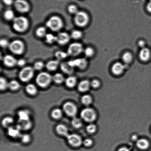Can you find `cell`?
I'll return each mask as SVG.
<instances>
[{
    "instance_id": "f6af8a7d",
    "label": "cell",
    "mask_w": 151,
    "mask_h": 151,
    "mask_svg": "<svg viewBox=\"0 0 151 151\" xmlns=\"http://www.w3.org/2000/svg\"><path fill=\"white\" fill-rule=\"evenodd\" d=\"M9 44L10 42H9V41L7 39H4V38L1 39L0 41V45L1 48H3L9 47Z\"/></svg>"
},
{
    "instance_id": "d6986e66",
    "label": "cell",
    "mask_w": 151,
    "mask_h": 151,
    "mask_svg": "<svg viewBox=\"0 0 151 151\" xmlns=\"http://www.w3.org/2000/svg\"><path fill=\"white\" fill-rule=\"evenodd\" d=\"M60 61L57 60H51L48 61L45 65L46 68L49 71H54L60 66Z\"/></svg>"
},
{
    "instance_id": "4fadbf2b",
    "label": "cell",
    "mask_w": 151,
    "mask_h": 151,
    "mask_svg": "<svg viewBox=\"0 0 151 151\" xmlns=\"http://www.w3.org/2000/svg\"><path fill=\"white\" fill-rule=\"evenodd\" d=\"M56 42L59 45H64L69 42L71 38L70 35L65 32H60L56 35Z\"/></svg>"
},
{
    "instance_id": "681fc988",
    "label": "cell",
    "mask_w": 151,
    "mask_h": 151,
    "mask_svg": "<svg viewBox=\"0 0 151 151\" xmlns=\"http://www.w3.org/2000/svg\"><path fill=\"white\" fill-rule=\"evenodd\" d=\"M137 44H138L139 47H140V48H144V47H145V41L142 40H140L138 41Z\"/></svg>"
},
{
    "instance_id": "cb8c5ba5",
    "label": "cell",
    "mask_w": 151,
    "mask_h": 151,
    "mask_svg": "<svg viewBox=\"0 0 151 151\" xmlns=\"http://www.w3.org/2000/svg\"><path fill=\"white\" fill-rule=\"evenodd\" d=\"M25 89H26V92L30 95H35L37 93V88L34 84L32 83L27 84L26 86Z\"/></svg>"
},
{
    "instance_id": "d6a6232c",
    "label": "cell",
    "mask_w": 151,
    "mask_h": 151,
    "mask_svg": "<svg viewBox=\"0 0 151 151\" xmlns=\"http://www.w3.org/2000/svg\"><path fill=\"white\" fill-rule=\"evenodd\" d=\"M55 56L57 60L60 61V60H64L67 58L68 55L67 52L59 50L56 52L55 53Z\"/></svg>"
},
{
    "instance_id": "7dc6e473",
    "label": "cell",
    "mask_w": 151,
    "mask_h": 151,
    "mask_svg": "<svg viewBox=\"0 0 151 151\" xmlns=\"http://www.w3.org/2000/svg\"><path fill=\"white\" fill-rule=\"evenodd\" d=\"M90 85L94 88H98L100 85V81L97 80H94L90 83Z\"/></svg>"
},
{
    "instance_id": "816d5d0a",
    "label": "cell",
    "mask_w": 151,
    "mask_h": 151,
    "mask_svg": "<svg viewBox=\"0 0 151 151\" xmlns=\"http://www.w3.org/2000/svg\"><path fill=\"white\" fill-rule=\"evenodd\" d=\"M146 9L149 12L151 13V0L147 3L146 6Z\"/></svg>"
},
{
    "instance_id": "277c9868",
    "label": "cell",
    "mask_w": 151,
    "mask_h": 151,
    "mask_svg": "<svg viewBox=\"0 0 151 151\" xmlns=\"http://www.w3.org/2000/svg\"><path fill=\"white\" fill-rule=\"evenodd\" d=\"M89 20V16L85 12L78 11L75 15L74 21L75 24L78 27H85L88 25Z\"/></svg>"
},
{
    "instance_id": "ee69618b",
    "label": "cell",
    "mask_w": 151,
    "mask_h": 151,
    "mask_svg": "<svg viewBox=\"0 0 151 151\" xmlns=\"http://www.w3.org/2000/svg\"><path fill=\"white\" fill-rule=\"evenodd\" d=\"M86 130L88 132L90 133V134H92V133L95 132L96 131V126L94 124H90L87 126Z\"/></svg>"
},
{
    "instance_id": "83f0119b",
    "label": "cell",
    "mask_w": 151,
    "mask_h": 151,
    "mask_svg": "<svg viewBox=\"0 0 151 151\" xmlns=\"http://www.w3.org/2000/svg\"><path fill=\"white\" fill-rule=\"evenodd\" d=\"M65 80L64 76L61 73H56L52 76V81L56 84H61L65 81Z\"/></svg>"
},
{
    "instance_id": "e0dca14e",
    "label": "cell",
    "mask_w": 151,
    "mask_h": 151,
    "mask_svg": "<svg viewBox=\"0 0 151 151\" xmlns=\"http://www.w3.org/2000/svg\"><path fill=\"white\" fill-rule=\"evenodd\" d=\"M125 66V65L120 62H116L114 63L111 67V71L114 75H119L124 72Z\"/></svg>"
},
{
    "instance_id": "603a6c76",
    "label": "cell",
    "mask_w": 151,
    "mask_h": 151,
    "mask_svg": "<svg viewBox=\"0 0 151 151\" xmlns=\"http://www.w3.org/2000/svg\"><path fill=\"white\" fill-rule=\"evenodd\" d=\"M65 82L66 86L70 88H73L77 83L76 78L75 76L70 75L66 78Z\"/></svg>"
},
{
    "instance_id": "7402d4cb",
    "label": "cell",
    "mask_w": 151,
    "mask_h": 151,
    "mask_svg": "<svg viewBox=\"0 0 151 151\" xmlns=\"http://www.w3.org/2000/svg\"><path fill=\"white\" fill-rule=\"evenodd\" d=\"M90 83L87 80H83L81 81L78 85V91L84 92L87 91L90 88Z\"/></svg>"
},
{
    "instance_id": "d590c367",
    "label": "cell",
    "mask_w": 151,
    "mask_h": 151,
    "mask_svg": "<svg viewBox=\"0 0 151 151\" xmlns=\"http://www.w3.org/2000/svg\"><path fill=\"white\" fill-rule=\"evenodd\" d=\"M70 37L72 39L78 40L80 39L83 36V33L81 31L78 29H74L71 32Z\"/></svg>"
},
{
    "instance_id": "484cf974",
    "label": "cell",
    "mask_w": 151,
    "mask_h": 151,
    "mask_svg": "<svg viewBox=\"0 0 151 151\" xmlns=\"http://www.w3.org/2000/svg\"><path fill=\"white\" fill-rule=\"evenodd\" d=\"M137 146L139 148L142 150H145L148 148L149 146V143L148 141L146 139H140L137 141Z\"/></svg>"
},
{
    "instance_id": "836d02e7",
    "label": "cell",
    "mask_w": 151,
    "mask_h": 151,
    "mask_svg": "<svg viewBox=\"0 0 151 151\" xmlns=\"http://www.w3.org/2000/svg\"><path fill=\"white\" fill-rule=\"evenodd\" d=\"M20 86V83L16 80H12L9 82L8 88L13 91H16L18 90Z\"/></svg>"
},
{
    "instance_id": "8d00e7d4",
    "label": "cell",
    "mask_w": 151,
    "mask_h": 151,
    "mask_svg": "<svg viewBox=\"0 0 151 151\" xmlns=\"http://www.w3.org/2000/svg\"><path fill=\"white\" fill-rule=\"evenodd\" d=\"M71 124L74 128L77 129L81 128L82 126V122L81 119L76 116L73 118L71 121Z\"/></svg>"
},
{
    "instance_id": "ffe728a7",
    "label": "cell",
    "mask_w": 151,
    "mask_h": 151,
    "mask_svg": "<svg viewBox=\"0 0 151 151\" xmlns=\"http://www.w3.org/2000/svg\"><path fill=\"white\" fill-rule=\"evenodd\" d=\"M18 121H22L30 120V113L26 109H22L19 111L17 113Z\"/></svg>"
},
{
    "instance_id": "f35d334b",
    "label": "cell",
    "mask_w": 151,
    "mask_h": 151,
    "mask_svg": "<svg viewBox=\"0 0 151 151\" xmlns=\"http://www.w3.org/2000/svg\"><path fill=\"white\" fill-rule=\"evenodd\" d=\"M84 55L86 57L91 58L94 54V49L91 47H87L84 49L83 52Z\"/></svg>"
},
{
    "instance_id": "c3c4849f",
    "label": "cell",
    "mask_w": 151,
    "mask_h": 151,
    "mask_svg": "<svg viewBox=\"0 0 151 151\" xmlns=\"http://www.w3.org/2000/svg\"><path fill=\"white\" fill-rule=\"evenodd\" d=\"M83 143L84 146L86 147H89L92 144L93 141L90 139H86L84 140Z\"/></svg>"
},
{
    "instance_id": "d4e9b609",
    "label": "cell",
    "mask_w": 151,
    "mask_h": 151,
    "mask_svg": "<svg viewBox=\"0 0 151 151\" xmlns=\"http://www.w3.org/2000/svg\"><path fill=\"white\" fill-rule=\"evenodd\" d=\"M122 58L124 63L128 64L131 63L132 61L133 56L131 52L128 51L126 52L123 54Z\"/></svg>"
},
{
    "instance_id": "4dcf8cb0",
    "label": "cell",
    "mask_w": 151,
    "mask_h": 151,
    "mask_svg": "<svg viewBox=\"0 0 151 151\" xmlns=\"http://www.w3.org/2000/svg\"><path fill=\"white\" fill-rule=\"evenodd\" d=\"M63 112L61 109L59 108H56L52 111L51 116L54 119H59L63 116Z\"/></svg>"
},
{
    "instance_id": "9c48e42d",
    "label": "cell",
    "mask_w": 151,
    "mask_h": 151,
    "mask_svg": "<svg viewBox=\"0 0 151 151\" xmlns=\"http://www.w3.org/2000/svg\"><path fill=\"white\" fill-rule=\"evenodd\" d=\"M63 110L66 115L73 118L76 116L78 109L74 103L70 101L66 102L63 105Z\"/></svg>"
},
{
    "instance_id": "ac0fdd59",
    "label": "cell",
    "mask_w": 151,
    "mask_h": 151,
    "mask_svg": "<svg viewBox=\"0 0 151 151\" xmlns=\"http://www.w3.org/2000/svg\"><path fill=\"white\" fill-rule=\"evenodd\" d=\"M60 67L62 71L65 74L71 75L73 73L74 68L70 65L68 62H63L60 63Z\"/></svg>"
},
{
    "instance_id": "2e32d148",
    "label": "cell",
    "mask_w": 151,
    "mask_h": 151,
    "mask_svg": "<svg viewBox=\"0 0 151 151\" xmlns=\"http://www.w3.org/2000/svg\"><path fill=\"white\" fill-rule=\"evenodd\" d=\"M151 56V52L150 49L145 47L141 49L139 54V57L142 61L146 62L150 60Z\"/></svg>"
},
{
    "instance_id": "8fae6325",
    "label": "cell",
    "mask_w": 151,
    "mask_h": 151,
    "mask_svg": "<svg viewBox=\"0 0 151 151\" xmlns=\"http://www.w3.org/2000/svg\"><path fill=\"white\" fill-rule=\"evenodd\" d=\"M68 142L71 146L78 147L81 145L83 143L82 139L78 134H69L66 137Z\"/></svg>"
},
{
    "instance_id": "f907efd6",
    "label": "cell",
    "mask_w": 151,
    "mask_h": 151,
    "mask_svg": "<svg viewBox=\"0 0 151 151\" xmlns=\"http://www.w3.org/2000/svg\"><path fill=\"white\" fill-rule=\"evenodd\" d=\"M3 2L6 5L10 6L14 4V0H2Z\"/></svg>"
},
{
    "instance_id": "74e56055",
    "label": "cell",
    "mask_w": 151,
    "mask_h": 151,
    "mask_svg": "<svg viewBox=\"0 0 151 151\" xmlns=\"http://www.w3.org/2000/svg\"><path fill=\"white\" fill-rule=\"evenodd\" d=\"M9 82L4 77H1L0 78V89L2 91L8 88Z\"/></svg>"
},
{
    "instance_id": "e575fe53",
    "label": "cell",
    "mask_w": 151,
    "mask_h": 151,
    "mask_svg": "<svg viewBox=\"0 0 151 151\" xmlns=\"http://www.w3.org/2000/svg\"><path fill=\"white\" fill-rule=\"evenodd\" d=\"M45 42L48 44H52L56 42V35L52 33H47L45 37Z\"/></svg>"
},
{
    "instance_id": "ab89813d",
    "label": "cell",
    "mask_w": 151,
    "mask_h": 151,
    "mask_svg": "<svg viewBox=\"0 0 151 151\" xmlns=\"http://www.w3.org/2000/svg\"><path fill=\"white\" fill-rule=\"evenodd\" d=\"M81 101L83 104L88 106L92 102V98L88 95H85L81 97Z\"/></svg>"
},
{
    "instance_id": "7a4b0ae2",
    "label": "cell",
    "mask_w": 151,
    "mask_h": 151,
    "mask_svg": "<svg viewBox=\"0 0 151 151\" xmlns=\"http://www.w3.org/2000/svg\"><path fill=\"white\" fill-rule=\"evenodd\" d=\"M46 26L50 30L54 32L60 31L63 26V20L57 16H53L47 21Z\"/></svg>"
},
{
    "instance_id": "44dd1931",
    "label": "cell",
    "mask_w": 151,
    "mask_h": 151,
    "mask_svg": "<svg viewBox=\"0 0 151 151\" xmlns=\"http://www.w3.org/2000/svg\"><path fill=\"white\" fill-rule=\"evenodd\" d=\"M56 131L60 135L66 137L69 134L67 127L63 124H59L56 127Z\"/></svg>"
},
{
    "instance_id": "5bb4252c",
    "label": "cell",
    "mask_w": 151,
    "mask_h": 151,
    "mask_svg": "<svg viewBox=\"0 0 151 151\" xmlns=\"http://www.w3.org/2000/svg\"><path fill=\"white\" fill-rule=\"evenodd\" d=\"M22 131L20 126L18 124L15 126L12 125L7 128V134L10 137L16 138L20 137V131Z\"/></svg>"
},
{
    "instance_id": "f546056e",
    "label": "cell",
    "mask_w": 151,
    "mask_h": 151,
    "mask_svg": "<svg viewBox=\"0 0 151 151\" xmlns=\"http://www.w3.org/2000/svg\"><path fill=\"white\" fill-rule=\"evenodd\" d=\"M35 33L38 37H44L47 34L46 28L44 26H40L37 28Z\"/></svg>"
},
{
    "instance_id": "b9f144b4",
    "label": "cell",
    "mask_w": 151,
    "mask_h": 151,
    "mask_svg": "<svg viewBox=\"0 0 151 151\" xmlns=\"http://www.w3.org/2000/svg\"><path fill=\"white\" fill-rule=\"evenodd\" d=\"M68 10L71 14H75L78 11V7L74 4H71L68 7Z\"/></svg>"
},
{
    "instance_id": "4316f807",
    "label": "cell",
    "mask_w": 151,
    "mask_h": 151,
    "mask_svg": "<svg viewBox=\"0 0 151 151\" xmlns=\"http://www.w3.org/2000/svg\"><path fill=\"white\" fill-rule=\"evenodd\" d=\"M14 122L13 118L10 116H6L4 117L1 121V125L4 128H8L11 126Z\"/></svg>"
},
{
    "instance_id": "3957f363",
    "label": "cell",
    "mask_w": 151,
    "mask_h": 151,
    "mask_svg": "<svg viewBox=\"0 0 151 151\" xmlns=\"http://www.w3.org/2000/svg\"><path fill=\"white\" fill-rule=\"evenodd\" d=\"M52 81V76L48 72H41L37 76L35 81L40 87L45 88L50 85Z\"/></svg>"
},
{
    "instance_id": "f1b7e54d",
    "label": "cell",
    "mask_w": 151,
    "mask_h": 151,
    "mask_svg": "<svg viewBox=\"0 0 151 151\" xmlns=\"http://www.w3.org/2000/svg\"><path fill=\"white\" fill-rule=\"evenodd\" d=\"M18 124L21 128L22 130H25V131L30 129L32 126V122L30 120L19 121Z\"/></svg>"
},
{
    "instance_id": "7bdbcfd3",
    "label": "cell",
    "mask_w": 151,
    "mask_h": 151,
    "mask_svg": "<svg viewBox=\"0 0 151 151\" xmlns=\"http://www.w3.org/2000/svg\"><path fill=\"white\" fill-rule=\"evenodd\" d=\"M21 139L22 142L24 143H27L30 141L31 137L29 134H22L21 136Z\"/></svg>"
},
{
    "instance_id": "6da1fadb",
    "label": "cell",
    "mask_w": 151,
    "mask_h": 151,
    "mask_svg": "<svg viewBox=\"0 0 151 151\" xmlns=\"http://www.w3.org/2000/svg\"><path fill=\"white\" fill-rule=\"evenodd\" d=\"M12 22L13 29L19 33L26 32L29 27V20L24 16H19L15 17Z\"/></svg>"
},
{
    "instance_id": "db71d44e",
    "label": "cell",
    "mask_w": 151,
    "mask_h": 151,
    "mask_svg": "<svg viewBox=\"0 0 151 151\" xmlns=\"http://www.w3.org/2000/svg\"><path fill=\"white\" fill-rule=\"evenodd\" d=\"M150 1H151V0H150Z\"/></svg>"
},
{
    "instance_id": "f5cc1de1",
    "label": "cell",
    "mask_w": 151,
    "mask_h": 151,
    "mask_svg": "<svg viewBox=\"0 0 151 151\" xmlns=\"http://www.w3.org/2000/svg\"><path fill=\"white\" fill-rule=\"evenodd\" d=\"M118 151H131L128 148L126 147H123L121 148L120 149H119Z\"/></svg>"
},
{
    "instance_id": "1f68e13d",
    "label": "cell",
    "mask_w": 151,
    "mask_h": 151,
    "mask_svg": "<svg viewBox=\"0 0 151 151\" xmlns=\"http://www.w3.org/2000/svg\"><path fill=\"white\" fill-rule=\"evenodd\" d=\"M4 18L7 21H12L15 18V15L14 12L11 9L5 10L4 13Z\"/></svg>"
},
{
    "instance_id": "5b68a950",
    "label": "cell",
    "mask_w": 151,
    "mask_h": 151,
    "mask_svg": "<svg viewBox=\"0 0 151 151\" xmlns=\"http://www.w3.org/2000/svg\"><path fill=\"white\" fill-rule=\"evenodd\" d=\"M8 48L13 54L16 55H21L24 52L25 44L23 41L15 40L10 42Z\"/></svg>"
},
{
    "instance_id": "bcb514c9",
    "label": "cell",
    "mask_w": 151,
    "mask_h": 151,
    "mask_svg": "<svg viewBox=\"0 0 151 151\" xmlns=\"http://www.w3.org/2000/svg\"><path fill=\"white\" fill-rule=\"evenodd\" d=\"M26 61L25 59L21 58L17 60V65L19 67H24L26 64Z\"/></svg>"
},
{
    "instance_id": "52a82bcc",
    "label": "cell",
    "mask_w": 151,
    "mask_h": 151,
    "mask_svg": "<svg viewBox=\"0 0 151 151\" xmlns=\"http://www.w3.org/2000/svg\"><path fill=\"white\" fill-rule=\"evenodd\" d=\"M84 50L82 44L80 42H75L69 45L66 52L68 56L76 57L83 52Z\"/></svg>"
},
{
    "instance_id": "30bf717a",
    "label": "cell",
    "mask_w": 151,
    "mask_h": 151,
    "mask_svg": "<svg viewBox=\"0 0 151 151\" xmlns=\"http://www.w3.org/2000/svg\"><path fill=\"white\" fill-rule=\"evenodd\" d=\"M81 118L87 122H92L96 119V114L93 109L86 108L81 113Z\"/></svg>"
},
{
    "instance_id": "ba28073f",
    "label": "cell",
    "mask_w": 151,
    "mask_h": 151,
    "mask_svg": "<svg viewBox=\"0 0 151 151\" xmlns=\"http://www.w3.org/2000/svg\"><path fill=\"white\" fill-rule=\"evenodd\" d=\"M13 4L16 11L20 13H27L30 10V5L25 0H15Z\"/></svg>"
},
{
    "instance_id": "9a60e30c",
    "label": "cell",
    "mask_w": 151,
    "mask_h": 151,
    "mask_svg": "<svg viewBox=\"0 0 151 151\" xmlns=\"http://www.w3.org/2000/svg\"><path fill=\"white\" fill-rule=\"evenodd\" d=\"M3 63L4 66L9 68L13 67L17 65V60L11 55H6L3 58Z\"/></svg>"
},
{
    "instance_id": "8992f818",
    "label": "cell",
    "mask_w": 151,
    "mask_h": 151,
    "mask_svg": "<svg viewBox=\"0 0 151 151\" xmlns=\"http://www.w3.org/2000/svg\"><path fill=\"white\" fill-rule=\"evenodd\" d=\"M35 69L31 66H25L20 70L19 78L21 81L27 83L30 81L35 75Z\"/></svg>"
},
{
    "instance_id": "7c38bea8",
    "label": "cell",
    "mask_w": 151,
    "mask_h": 151,
    "mask_svg": "<svg viewBox=\"0 0 151 151\" xmlns=\"http://www.w3.org/2000/svg\"><path fill=\"white\" fill-rule=\"evenodd\" d=\"M68 63L72 67H77L81 69H85L87 65V61L86 59L81 58L70 60Z\"/></svg>"
},
{
    "instance_id": "60d3db41",
    "label": "cell",
    "mask_w": 151,
    "mask_h": 151,
    "mask_svg": "<svg viewBox=\"0 0 151 151\" xmlns=\"http://www.w3.org/2000/svg\"><path fill=\"white\" fill-rule=\"evenodd\" d=\"M44 66L45 65L42 61H38L34 63L33 68L35 70L39 71L42 70Z\"/></svg>"
}]
</instances>
